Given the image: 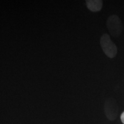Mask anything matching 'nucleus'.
Wrapping results in <instances>:
<instances>
[{"label": "nucleus", "instance_id": "2", "mask_svg": "<svg viewBox=\"0 0 124 124\" xmlns=\"http://www.w3.org/2000/svg\"><path fill=\"white\" fill-rule=\"evenodd\" d=\"M106 26L108 32L113 37H118L123 30L122 21L117 15H111L107 19Z\"/></svg>", "mask_w": 124, "mask_h": 124}, {"label": "nucleus", "instance_id": "4", "mask_svg": "<svg viewBox=\"0 0 124 124\" xmlns=\"http://www.w3.org/2000/svg\"><path fill=\"white\" fill-rule=\"evenodd\" d=\"M87 8L93 12H98L101 10L103 6V1L101 0H87L86 1Z\"/></svg>", "mask_w": 124, "mask_h": 124}, {"label": "nucleus", "instance_id": "3", "mask_svg": "<svg viewBox=\"0 0 124 124\" xmlns=\"http://www.w3.org/2000/svg\"><path fill=\"white\" fill-rule=\"evenodd\" d=\"M117 103L113 98H109L105 103V111L108 120L113 121L116 120L118 115Z\"/></svg>", "mask_w": 124, "mask_h": 124}, {"label": "nucleus", "instance_id": "1", "mask_svg": "<svg viewBox=\"0 0 124 124\" xmlns=\"http://www.w3.org/2000/svg\"><path fill=\"white\" fill-rule=\"evenodd\" d=\"M100 44L102 50L107 56L110 58H113L116 56L117 54V48L108 34L104 33L102 36Z\"/></svg>", "mask_w": 124, "mask_h": 124}, {"label": "nucleus", "instance_id": "5", "mask_svg": "<svg viewBox=\"0 0 124 124\" xmlns=\"http://www.w3.org/2000/svg\"><path fill=\"white\" fill-rule=\"evenodd\" d=\"M121 120L122 123L124 124V111L122 113L121 115Z\"/></svg>", "mask_w": 124, "mask_h": 124}]
</instances>
